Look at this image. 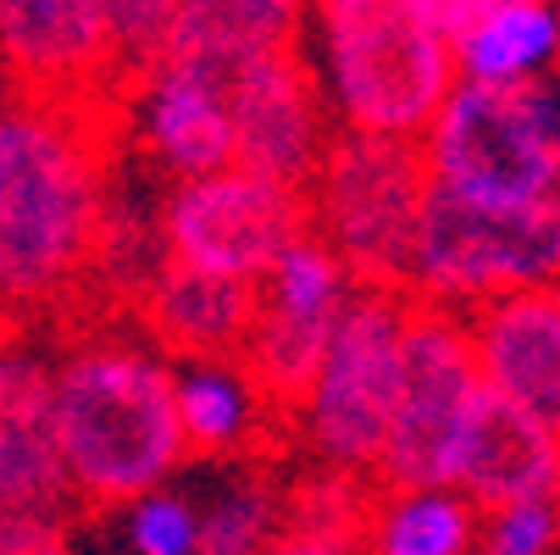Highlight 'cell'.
Masks as SVG:
<instances>
[{"mask_svg": "<svg viewBox=\"0 0 560 555\" xmlns=\"http://www.w3.org/2000/svg\"><path fill=\"white\" fill-rule=\"evenodd\" d=\"M0 84L45 101L133 106L106 0H0Z\"/></svg>", "mask_w": 560, "mask_h": 555, "instance_id": "12", "label": "cell"}, {"mask_svg": "<svg viewBox=\"0 0 560 555\" xmlns=\"http://www.w3.org/2000/svg\"><path fill=\"white\" fill-rule=\"evenodd\" d=\"M305 56L345 134L422 139L460 84L455 45L422 0H311Z\"/></svg>", "mask_w": 560, "mask_h": 555, "instance_id": "3", "label": "cell"}, {"mask_svg": "<svg viewBox=\"0 0 560 555\" xmlns=\"http://www.w3.org/2000/svg\"><path fill=\"white\" fill-rule=\"evenodd\" d=\"M422 7L433 12V23H439V28L450 34V45H455V39H466L477 23H483L489 12H500L505 0H422Z\"/></svg>", "mask_w": 560, "mask_h": 555, "instance_id": "27", "label": "cell"}, {"mask_svg": "<svg viewBox=\"0 0 560 555\" xmlns=\"http://www.w3.org/2000/svg\"><path fill=\"white\" fill-rule=\"evenodd\" d=\"M0 555H72L67 528H12L0 533Z\"/></svg>", "mask_w": 560, "mask_h": 555, "instance_id": "28", "label": "cell"}, {"mask_svg": "<svg viewBox=\"0 0 560 555\" xmlns=\"http://www.w3.org/2000/svg\"><path fill=\"white\" fill-rule=\"evenodd\" d=\"M428 200H433V167L422 139H383L345 128L311 184L316 233L345 256L355 289L411 294Z\"/></svg>", "mask_w": 560, "mask_h": 555, "instance_id": "4", "label": "cell"}, {"mask_svg": "<svg viewBox=\"0 0 560 555\" xmlns=\"http://www.w3.org/2000/svg\"><path fill=\"white\" fill-rule=\"evenodd\" d=\"M406 311H411V294H399V289H355L350 294L339 328H334V345H328V361L294 417L300 444L323 466L377 478V461H383V444L394 428V406H399Z\"/></svg>", "mask_w": 560, "mask_h": 555, "instance_id": "5", "label": "cell"}, {"mask_svg": "<svg viewBox=\"0 0 560 555\" xmlns=\"http://www.w3.org/2000/svg\"><path fill=\"white\" fill-rule=\"evenodd\" d=\"M544 90H549V112H555V155H560V72L544 78ZM555 200H560V184H555Z\"/></svg>", "mask_w": 560, "mask_h": 555, "instance_id": "30", "label": "cell"}, {"mask_svg": "<svg viewBox=\"0 0 560 555\" xmlns=\"http://www.w3.org/2000/svg\"><path fill=\"white\" fill-rule=\"evenodd\" d=\"M228 95H233V139H238L233 162L278 184L311 189L339 139V123L328 112L323 84H316L305 39L228 72Z\"/></svg>", "mask_w": 560, "mask_h": 555, "instance_id": "11", "label": "cell"}, {"mask_svg": "<svg viewBox=\"0 0 560 555\" xmlns=\"http://www.w3.org/2000/svg\"><path fill=\"white\" fill-rule=\"evenodd\" d=\"M133 106L45 101L0 84V311L78 323L112 200V139Z\"/></svg>", "mask_w": 560, "mask_h": 555, "instance_id": "1", "label": "cell"}, {"mask_svg": "<svg viewBox=\"0 0 560 555\" xmlns=\"http://www.w3.org/2000/svg\"><path fill=\"white\" fill-rule=\"evenodd\" d=\"M560 550V500H511L483 511L477 555H555Z\"/></svg>", "mask_w": 560, "mask_h": 555, "instance_id": "25", "label": "cell"}, {"mask_svg": "<svg viewBox=\"0 0 560 555\" xmlns=\"http://www.w3.org/2000/svg\"><path fill=\"white\" fill-rule=\"evenodd\" d=\"M483 383L560 428V289H522L466 311Z\"/></svg>", "mask_w": 560, "mask_h": 555, "instance_id": "16", "label": "cell"}, {"mask_svg": "<svg viewBox=\"0 0 560 555\" xmlns=\"http://www.w3.org/2000/svg\"><path fill=\"white\" fill-rule=\"evenodd\" d=\"M339 316H345V311H339ZM339 316L294 311V305H278V300L261 294V316H256V328H250V339H245V356H238V367L250 372V383L261 389V401H267L272 412H283L289 423L300 417L316 372H323V361H328V345H334Z\"/></svg>", "mask_w": 560, "mask_h": 555, "instance_id": "19", "label": "cell"}, {"mask_svg": "<svg viewBox=\"0 0 560 555\" xmlns=\"http://www.w3.org/2000/svg\"><path fill=\"white\" fill-rule=\"evenodd\" d=\"M106 23H112L117 72H122L128 101H133V90L173 56L178 23H184V0H106Z\"/></svg>", "mask_w": 560, "mask_h": 555, "instance_id": "24", "label": "cell"}, {"mask_svg": "<svg viewBox=\"0 0 560 555\" xmlns=\"http://www.w3.org/2000/svg\"><path fill=\"white\" fill-rule=\"evenodd\" d=\"M133 134H139V155L167 184L233 167L238 139H233L228 72L189 56H167L133 90Z\"/></svg>", "mask_w": 560, "mask_h": 555, "instance_id": "13", "label": "cell"}, {"mask_svg": "<svg viewBox=\"0 0 560 555\" xmlns=\"http://www.w3.org/2000/svg\"><path fill=\"white\" fill-rule=\"evenodd\" d=\"M311 0H184V23L173 56L238 72L256 56L289 50L305 39Z\"/></svg>", "mask_w": 560, "mask_h": 555, "instance_id": "18", "label": "cell"}, {"mask_svg": "<svg viewBox=\"0 0 560 555\" xmlns=\"http://www.w3.org/2000/svg\"><path fill=\"white\" fill-rule=\"evenodd\" d=\"M316 233L311 189L278 184L250 167H222L206 178L167 184L162 195V245L167 262L238 278V284H267V273L283 262L294 240Z\"/></svg>", "mask_w": 560, "mask_h": 555, "instance_id": "9", "label": "cell"}, {"mask_svg": "<svg viewBox=\"0 0 560 555\" xmlns=\"http://www.w3.org/2000/svg\"><path fill=\"white\" fill-rule=\"evenodd\" d=\"M433 184L489 200V206H538L555 200L560 155H555V112L538 84H477L460 78L444 112L422 134Z\"/></svg>", "mask_w": 560, "mask_h": 555, "instance_id": "6", "label": "cell"}, {"mask_svg": "<svg viewBox=\"0 0 560 555\" xmlns=\"http://www.w3.org/2000/svg\"><path fill=\"white\" fill-rule=\"evenodd\" d=\"M555 289H560V284H555Z\"/></svg>", "mask_w": 560, "mask_h": 555, "instance_id": "32", "label": "cell"}, {"mask_svg": "<svg viewBox=\"0 0 560 555\" xmlns=\"http://www.w3.org/2000/svg\"><path fill=\"white\" fill-rule=\"evenodd\" d=\"M455 489L477 511L511 500H560V428L483 383L455 444Z\"/></svg>", "mask_w": 560, "mask_h": 555, "instance_id": "14", "label": "cell"}, {"mask_svg": "<svg viewBox=\"0 0 560 555\" xmlns=\"http://www.w3.org/2000/svg\"><path fill=\"white\" fill-rule=\"evenodd\" d=\"M78 495L56 439V350L28 339V323L0 345V533L67 528Z\"/></svg>", "mask_w": 560, "mask_h": 555, "instance_id": "10", "label": "cell"}, {"mask_svg": "<svg viewBox=\"0 0 560 555\" xmlns=\"http://www.w3.org/2000/svg\"><path fill=\"white\" fill-rule=\"evenodd\" d=\"M477 389H483V361L466 311L411 294L399 406L377 461L383 489H455V444Z\"/></svg>", "mask_w": 560, "mask_h": 555, "instance_id": "8", "label": "cell"}, {"mask_svg": "<svg viewBox=\"0 0 560 555\" xmlns=\"http://www.w3.org/2000/svg\"><path fill=\"white\" fill-rule=\"evenodd\" d=\"M283 528H289L283 484L267 478L261 466H250V472H238L233 489H222V500L200 517L195 555H267Z\"/></svg>", "mask_w": 560, "mask_h": 555, "instance_id": "23", "label": "cell"}, {"mask_svg": "<svg viewBox=\"0 0 560 555\" xmlns=\"http://www.w3.org/2000/svg\"><path fill=\"white\" fill-rule=\"evenodd\" d=\"M560 284V200L489 206L433 184L411 294L477 311L500 294Z\"/></svg>", "mask_w": 560, "mask_h": 555, "instance_id": "7", "label": "cell"}, {"mask_svg": "<svg viewBox=\"0 0 560 555\" xmlns=\"http://www.w3.org/2000/svg\"><path fill=\"white\" fill-rule=\"evenodd\" d=\"M455 67L477 84H538L560 72V0H505L466 39Z\"/></svg>", "mask_w": 560, "mask_h": 555, "instance_id": "20", "label": "cell"}, {"mask_svg": "<svg viewBox=\"0 0 560 555\" xmlns=\"http://www.w3.org/2000/svg\"><path fill=\"white\" fill-rule=\"evenodd\" d=\"M483 511L460 489H383L366 555H477Z\"/></svg>", "mask_w": 560, "mask_h": 555, "instance_id": "21", "label": "cell"}, {"mask_svg": "<svg viewBox=\"0 0 560 555\" xmlns=\"http://www.w3.org/2000/svg\"><path fill=\"white\" fill-rule=\"evenodd\" d=\"M128 316L173 361H238L261 316V284L211 278V273L162 262V273L144 284Z\"/></svg>", "mask_w": 560, "mask_h": 555, "instance_id": "15", "label": "cell"}, {"mask_svg": "<svg viewBox=\"0 0 560 555\" xmlns=\"http://www.w3.org/2000/svg\"><path fill=\"white\" fill-rule=\"evenodd\" d=\"M18 328H23V323H18V316H12V311H0V345H7V339H12Z\"/></svg>", "mask_w": 560, "mask_h": 555, "instance_id": "31", "label": "cell"}, {"mask_svg": "<svg viewBox=\"0 0 560 555\" xmlns=\"http://www.w3.org/2000/svg\"><path fill=\"white\" fill-rule=\"evenodd\" d=\"M267 555H361V550H350L339 539H323V533H305V528H283Z\"/></svg>", "mask_w": 560, "mask_h": 555, "instance_id": "29", "label": "cell"}, {"mask_svg": "<svg viewBox=\"0 0 560 555\" xmlns=\"http://www.w3.org/2000/svg\"><path fill=\"white\" fill-rule=\"evenodd\" d=\"M178 417H184L189 455L200 461H217V455L267 461L272 450L289 444V439H272L267 423L294 428L283 412L261 401V389L238 361H178Z\"/></svg>", "mask_w": 560, "mask_h": 555, "instance_id": "17", "label": "cell"}, {"mask_svg": "<svg viewBox=\"0 0 560 555\" xmlns=\"http://www.w3.org/2000/svg\"><path fill=\"white\" fill-rule=\"evenodd\" d=\"M56 439L84 506H133L189 461L178 367L150 339L72 328L56 345Z\"/></svg>", "mask_w": 560, "mask_h": 555, "instance_id": "2", "label": "cell"}, {"mask_svg": "<svg viewBox=\"0 0 560 555\" xmlns=\"http://www.w3.org/2000/svg\"><path fill=\"white\" fill-rule=\"evenodd\" d=\"M377 500H383L377 478L316 461L311 472H300V478L283 489V517H289V528H305V533L339 539L350 550H366L372 522H377Z\"/></svg>", "mask_w": 560, "mask_h": 555, "instance_id": "22", "label": "cell"}, {"mask_svg": "<svg viewBox=\"0 0 560 555\" xmlns=\"http://www.w3.org/2000/svg\"><path fill=\"white\" fill-rule=\"evenodd\" d=\"M128 544L133 555H195L200 544V517L178 495H144L128 506Z\"/></svg>", "mask_w": 560, "mask_h": 555, "instance_id": "26", "label": "cell"}]
</instances>
